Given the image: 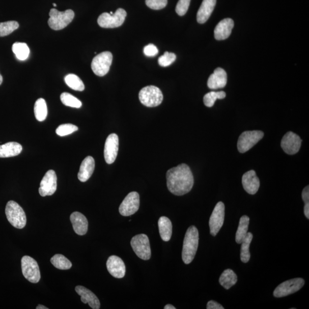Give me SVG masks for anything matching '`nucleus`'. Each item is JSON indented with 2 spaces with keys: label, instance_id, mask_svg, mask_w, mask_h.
<instances>
[{
  "label": "nucleus",
  "instance_id": "obj_1",
  "mask_svg": "<svg viewBox=\"0 0 309 309\" xmlns=\"http://www.w3.org/2000/svg\"><path fill=\"white\" fill-rule=\"evenodd\" d=\"M166 178L168 190L178 196L183 195L190 192L194 183L191 169L184 163L169 170Z\"/></svg>",
  "mask_w": 309,
  "mask_h": 309
},
{
  "label": "nucleus",
  "instance_id": "obj_2",
  "mask_svg": "<svg viewBox=\"0 0 309 309\" xmlns=\"http://www.w3.org/2000/svg\"><path fill=\"white\" fill-rule=\"evenodd\" d=\"M199 244V232L194 226H191L184 237L182 253L184 264H190L194 259Z\"/></svg>",
  "mask_w": 309,
  "mask_h": 309
},
{
  "label": "nucleus",
  "instance_id": "obj_3",
  "mask_svg": "<svg viewBox=\"0 0 309 309\" xmlns=\"http://www.w3.org/2000/svg\"><path fill=\"white\" fill-rule=\"evenodd\" d=\"M49 18L48 21L50 29L54 31L65 29L72 21L75 17V13L71 9L64 12H60L56 9H50Z\"/></svg>",
  "mask_w": 309,
  "mask_h": 309
},
{
  "label": "nucleus",
  "instance_id": "obj_4",
  "mask_svg": "<svg viewBox=\"0 0 309 309\" xmlns=\"http://www.w3.org/2000/svg\"><path fill=\"white\" fill-rule=\"evenodd\" d=\"M7 218L13 227L21 229L25 227L26 217L24 210L15 201L7 203L6 208Z\"/></svg>",
  "mask_w": 309,
  "mask_h": 309
},
{
  "label": "nucleus",
  "instance_id": "obj_5",
  "mask_svg": "<svg viewBox=\"0 0 309 309\" xmlns=\"http://www.w3.org/2000/svg\"><path fill=\"white\" fill-rule=\"evenodd\" d=\"M139 98L141 103L148 107H157L163 100L162 92L159 88L154 86H147L142 89Z\"/></svg>",
  "mask_w": 309,
  "mask_h": 309
},
{
  "label": "nucleus",
  "instance_id": "obj_6",
  "mask_svg": "<svg viewBox=\"0 0 309 309\" xmlns=\"http://www.w3.org/2000/svg\"><path fill=\"white\" fill-rule=\"evenodd\" d=\"M127 16V12L122 8H119L113 15L108 13H103L99 16L98 23L104 29H115L121 26Z\"/></svg>",
  "mask_w": 309,
  "mask_h": 309
},
{
  "label": "nucleus",
  "instance_id": "obj_7",
  "mask_svg": "<svg viewBox=\"0 0 309 309\" xmlns=\"http://www.w3.org/2000/svg\"><path fill=\"white\" fill-rule=\"evenodd\" d=\"M131 245L136 256L143 260H149L151 251L149 238L144 234L136 235L131 241Z\"/></svg>",
  "mask_w": 309,
  "mask_h": 309
},
{
  "label": "nucleus",
  "instance_id": "obj_8",
  "mask_svg": "<svg viewBox=\"0 0 309 309\" xmlns=\"http://www.w3.org/2000/svg\"><path fill=\"white\" fill-rule=\"evenodd\" d=\"M22 273L30 283L37 284L41 278L39 266L33 258L24 256L21 259Z\"/></svg>",
  "mask_w": 309,
  "mask_h": 309
},
{
  "label": "nucleus",
  "instance_id": "obj_9",
  "mask_svg": "<svg viewBox=\"0 0 309 309\" xmlns=\"http://www.w3.org/2000/svg\"><path fill=\"white\" fill-rule=\"evenodd\" d=\"M264 136V133L261 131H245L240 135L237 144L239 153H244L250 150Z\"/></svg>",
  "mask_w": 309,
  "mask_h": 309
},
{
  "label": "nucleus",
  "instance_id": "obj_10",
  "mask_svg": "<svg viewBox=\"0 0 309 309\" xmlns=\"http://www.w3.org/2000/svg\"><path fill=\"white\" fill-rule=\"evenodd\" d=\"M113 60V54L110 52H103L97 55L91 63L92 71L95 75L104 76L107 74L111 66Z\"/></svg>",
  "mask_w": 309,
  "mask_h": 309
},
{
  "label": "nucleus",
  "instance_id": "obj_11",
  "mask_svg": "<svg viewBox=\"0 0 309 309\" xmlns=\"http://www.w3.org/2000/svg\"><path fill=\"white\" fill-rule=\"evenodd\" d=\"M305 284V280L301 278L290 279L280 284L275 289L274 296L281 298L299 291Z\"/></svg>",
  "mask_w": 309,
  "mask_h": 309
},
{
  "label": "nucleus",
  "instance_id": "obj_12",
  "mask_svg": "<svg viewBox=\"0 0 309 309\" xmlns=\"http://www.w3.org/2000/svg\"><path fill=\"white\" fill-rule=\"evenodd\" d=\"M225 215V206L223 202H219L215 207L209 220L210 234L215 237L223 227Z\"/></svg>",
  "mask_w": 309,
  "mask_h": 309
},
{
  "label": "nucleus",
  "instance_id": "obj_13",
  "mask_svg": "<svg viewBox=\"0 0 309 309\" xmlns=\"http://www.w3.org/2000/svg\"><path fill=\"white\" fill-rule=\"evenodd\" d=\"M140 196L136 192L129 193L119 207V213L124 216L134 214L139 210Z\"/></svg>",
  "mask_w": 309,
  "mask_h": 309
},
{
  "label": "nucleus",
  "instance_id": "obj_14",
  "mask_svg": "<svg viewBox=\"0 0 309 309\" xmlns=\"http://www.w3.org/2000/svg\"><path fill=\"white\" fill-rule=\"evenodd\" d=\"M57 176L54 170H49L41 181L39 191L41 196H50L57 190Z\"/></svg>",
  "mask_w": 309,
  "mask_h": 309
},
{
  "label": "nucleus",
  "instance_id": "obj_15",
  "mask_svg": "<svg viewBox=\"0 0 309 309\" xmlns=\"http://www.w3.org/2000/svg\"><path fill=\"white\" fill-rule=\"evenodd\" d=\"M302 139L296 133L289 131L286 133L281 141L280 146L286 153L294 155L300 149Z\"/></svg>",
  "mask_w": 309,
  "mask_h": 309
},
{
  "label": "nucleus",
  "instance_id": "obj_16",
  "mask_svg": "<svg viewBox=\"0 0 309 309\" xmlns=\"http://www.w3.org/2000/svg\"><path fill=\"white\" fill-rule=\"evenodd\" d=\"M119 150V137L115 133L109 135L106 139L104 155L106 163L113 164L117 157Z\"/></svg>",
  "mask_w": 309,
  "mask_h": 309
},
{
  "label": "nucleus",
  "instance_id": "obj_17",
  "mask_svg": "<svg viewBox=\"0 0 309 309\" xmlns=\"http://www.w3.org/2000/svg\"><path fill=\"white\" fill-rule=\"evenodd\" d=\"M107 268L110 275L116 278H123L126 274V266L121 258L116 256L109 257Z\"/></svg>",
  "mask_w": 309,
  "mask_h": 309
},
{
  "label": "nucleus",
  "instance_id": "obj_18",
  "mask_svg": "<svg viewBox=\"0 0 309 309\" xmlns=\"http://www.w3.org/2000/svg\"><path fill=\"white\" fill-rule=\"evenodd\" d=\"M242 185L249 194L255 195L259 190L260 181L257 176L255 171L250 170L246 172L242 177Z\"/></svg>",
  "mask_w": 309,
  "mask_h": 309
},
{
  "label": "nucleus",
  "instance_id": "obj_19",
  "mask_svg": "<svg viewBox=\"0 0 309 309\" xmlns=\"http://www.w3.org/2000/svg\"><path fill=\"white\" fill-rule=\"evenodd\" d=\"M228 75L227 72L221 68H217L211 74L207 81V86L210 89L217 90L223 89L227 86Z\"/></svg>",
  "mask_w": 309,
  "mask_h": 309
},
{
  "label": "nucleus",
  "instance_id": "obj_20",
  "mask_svg": "<svg viewBox=\"0 0 309 309\" xmlns=\"http://www.w3.org/2000/svg\"><path fill=\"white\" fill-rule=\"evenodd\" d=\"M234 26V22L232 18H225L220 21L214 30L215 39L217 40L227 39L231 35Z\"/></svg>",
  "mask_w": 309,
  "mask_h": 309
},
{
  "label": "nucleus",
  "instance_id": "obj_21",
  "mask_svg": "<svg viewBox=\"0 0 309 309\" xmlns=\"http://www.w3.org/2000/svg\"><path fill=\"white\" fill-rule=\"evenodd\" d=\"M75 290L76 293L81 297V301L86 304H89V306L93 309H99L100 307V303L99 299L96 295L82 286H77Z\"/></svg>",
  "mask_w": 309,
  "mask_h": 309
},
{
  "label": "nucleus",
  "instance_id": "obj_22",
  "mask_svg": "<svg viewBox=\"0 0 309 309\" xmlns=\"http://www.w3.org/2000/svg\"><path fill=\"white\" fill-rule=\"evenodd\" d=\"M70 219L76 234L79 235L86 234L89 228V222L84 215L79 212H74L71 215Z\"/></svg>",
  "mask_w": 309,
  "mask_h": 309
},
{
  "label": "nucleus",
  "instance_id": "obj_23",
  "mask_svg": "<svg viewBox=\"0 0 309 309\" xmlns=\"http://www.w3.org/2000/svg\"><path fill=\"white\" fill-rule=\"evenodd\" d=\"M95 167V160L92 156H87L80 165L79 172L78 173V179L81 182H86L93 174Z\"/></svg>",
  "mask_w": 309,
  "mask_h": 309
},
{
  "label": "nucleus",
  "instance_id": "obj_24",
  "mask_svg": "<svg viewBox=\"0 0 309 309\" xmlns=\"http://www.w3.org/2000/svg\"><path fill=\"white\" fill-rule=\"evenodd\" d=\"M216 3V0H204L197 13V21L204 24L211 16Z\"/></svg>",
  "mask_w": 309,
  "mask_h": 309
},
{
  "label": "nucleus",
  "instance_id": "obj_25",
  "mask_svg": "<svg viewBox=\"0 0 309 309\" xmlns=\"http://www.w3.org/2000/svg\"><path fill=\"white\" fill-rule=\"evenodd\" d=\"M22 150V146L17 142H8L0 145V158H10L19 155Z\"/></svg>",
  "mask_w": 309,
  "mask_h": 309
},
{
  "label": "nucleus",
  "instance_id": "obj_26",
  "mask_svg": "<svg viewBox=\"0 0 309 309\" xmlns=\"http://www.w3.org/2000/svg\"><path fill=\"white\" fill-rule=\"evenodd\" d=\"M158 227L161 238L164 242H168L173 233V225L170 219L161 216L158 220Z\"/></svg>",
  "mask_w": 309,
  "mask_h": 309
},
{
  "label": "nucleus",
  "instance_id": "obj_27",
  "mask_svg": "<svg viewBox=\"0 0 309 309\" xmlns=\"http://www.w3.org/2000/svg\"><path fill=\"white\" fill-rule=\"evenodd\" d=\"M238 280L237 275L231 269L225 270L219 278V283L226 289L233 287Z\"/></svg>",
  "mask_w": 309,
  "mask_h": 309
},
{
  "label": "nucleus",
  "instance_id": "obj_28",
  "mask_svg": "<svg viewBox=\"0 0 309 309\" xmlns=\"http://www.w3.org/2000/svg\"><path fill=\"white\" fill-rule=\"evenodd\" d=\"M250 218L247 215L242 216L239 220V227L235 235V241L238 244H241L247 234Z\"/></svg>",
  "mask_w": 309,
  "mask_h": 309
},
{
  "label": "nucleus",
  "instance_id": "obj_29",
  "mask_svg": "<svg viewBox=\"0 0 309 309\" xmlns=\"http://www.w3.org/2000/svg\"><path fill=\"white\" fill-rule=\"evenodd\" d=\"M34 113L36 119L39 122H43L47 118V105L44 99L40 98L37 100L34 106Z\"/></svg>",
  "mask_w": 309,
  "mask_h": 309
},
{
  "label": "nucleus",
  "instance_id": "obj_30",
  "mask_svg": "<svg viewBox=\"0 0 309 309\" xmlns=\"http://www.w3.org/2000/svg\"><path fill=\"white\" fill-rule=\"evenodd\" d=\"M12 51L16 58L21 61H24L29 57L30 49L25 43L16 42L12 45Z\"/></svg>",
  "mask_w": 309,
  "mask_h": 309
},
{
  "label": "nucleus",
  "instance_id": "obj_31",
  "mask_svg": "<svg viewBox=\"0 0 309 309\" xmlns=\"http://www.w3.org/2000/svg\"><path fill=\"white\" fill-rule=\"evenodd\" d=\"M252 237V234L251 233H247L246 237L241 243V260L243 263H247L250 259L249 247H250Z\"/></svg>",
  "mask_w": 309,
  "mask_h": 309
},
{
  "label": "nucleus",
  "instance_id": "obj_32",
  "mask_svg": "<svg viewBox=\"0 0 309 309\" xmlns=\"http://www.w3.org/2000/svg\"><path fill=\"white\" fill-rule=\"evenodd\" d=\"M50 262L53 266L60 270H69L72 266L71 262L62 255H54L50 259Z\"/></svg>",
  "mask_w": 309,
  "mask_h": 309
},
{
  "label": "nucleus",
  "instance_id": "obj_33",
  "mask_svg": "<svg viewBox=\"0 0 309 309\" xmlns=\"http://www.w3.org/2000/svg\"><path fill=\"white\" fill-rule=\"evenodd\" d=\"M64 80L67 85L73 90L82 91L85 89L84 83L79 77L75 74L67 75L64 78Z\"/></svg>",
  "mask_w": 309,
  "mask_h": 309
},
{
  "label": "nucleus",
  "instance_id": "obj_34",
  "mask_svg": "<svg viewBox=\"0 0 309 309\" xmlns=\"http://www.w3.org/2000/svg\"><path fill=\"white\" fill-rule=\"evenodd\" d=\"M226 96H227V94L224 91L210 92L205 95L204 98V104L207 107H212L214 105L216 100L223 99L226 98Z\"/></svg>",
  "mask_w": 309,
  "mask_h": 309
},
{
  "label": "nucleus",
  "instance_id": "obj_35",
  "mask_svg": "<svg viewBox=\"0 0 309 309\" xmlns=\"http://www.w3.org/2000/svg\"><path fill=\"white\" fill-rule=\"evenodd\" d=\"M61 99L64 105L72 108H79L82 106V103L75 96L67 92H64L61 96Z\"/></svg>",
  "mask_w": 309,
  "mask_h": 309
},
{
  "label": "nucleus",
  "instance_id": "obj_36",
  "mask_svg": "<svg viewBox=\"0 0 309 309\" xmlns=\"http://www.w3.org/2000/svg\"><path fill=\"white\" fill-rule=\"evenodd\" d=\"M19 24L16 21H9L0 22V37L10 35L13 32L17 30Z\"/></svg>",
  "mask_w": 309,
  "mask_h": 309
},
{
  "label": "nucleus",
  "instance_id": "obj_37",
  "mask_svg": "<svg viewBox=\"0 0 309 309\" xmlns=\"http://www.w3.org/2000/svg\"><path fill=\"white\" fill-rule=\"evenodd\" d=\"M78 130V127L72 124H62L58 127L57 134L60 136H65L71 134Z\"/></svg>",
  "mask_w": 309,
  "mask_h": 309
},
{
  "label": "nucleus",
  "instance_id": "obj_38",
  "mask_svg": "<svg viewBox=\"0 0 309 309\" xmlns=\"http://www.w3.org/2000/svg\"><path fill=\"white\" fill-rule=\"evenodd\" d=\"M176 59V55L174 53L165 52L163 56H161L159 58V64L161 67H168L172 64Z\"/></svg>",
  "mask_w": 309,
  "mask_h": 309
},
{
  "label": "nucleus",
  "instance_id": "obj_39",
  "mask_svg": "<svg viewBox=\"0 0 309 309\" xmlns=\"http://www.w3.org/2000/svg\"><path fill=\"white\" fill-rule=\"evenodd\" d=\"M167 0H146L147 7L154 10H160L167 6Z\"/></svg>",
  "mask_w": 309,
  "mask_h": 309
},
{
  "label": "nucleus",
  "instance_id": "obj_40",
  "mask_svg": "<svg viewBox=\"0 0 309 309\" xmlns=\"http://www.w3.org/2000/svg\"><path fill=\"white\" fill-rule=\"evenodd\" d=\"M191 0H179L176 7V12L178 15L182 16L187 13Z\"/></svg>",
  "mask_w": 309,
  "mask_h": 309
},
{
  "label": "nucleus",
  "instance_id": "obj_41",
  "mask_svg": "<svg viewBox=\"0 0 309 309\" xmlns=\"http://www.w3.org/2000/svg\"><path fill=\"white\" fill-rule=\"evenodd\" d=\"M159 50L154 44H150L144 48V53L148 57H154L158 54Z\"/></svg>",
  "mask_w": 309,
  "mask_h": 309
},
{
  "label": "nucleus",
  "instance_id": "obj_42",
  "mask_svg": "<svg viewBox=\"0 0 309 309\" xmlns=\"http://www.w3.org/2000/svg\"><path fill=\"white\" fill-rule=\"evenodd\" d=\"M207 309H224V307L220 304L214 301H210L207 303Z\"/></svg>",
  "mask_w": 309,
  "mask_h": 309
},
{
  "label": "nucleus",
  "instance_id": "obj_43",
  "mask_svg": "<svg viewBox=\"0 0 309 309\" xmlns=\"http://www.w3.org/2000/svg\"><path fill=\"white\" fill-rule=\"evenodd\" d=\"M302 200L305 204L309 203V187L308 186L304 188L302 192Z\"/></svg>",
  "mask_w": 309,
  "mask_h": 309
},
{
  "label": "nucleus",
  "instance_id": "obj_44",
  "mask_svg": "<svg viewBox=\"0 0 309 309\" xmlns=\"http://www.w3.org/2000/svg\"><path fill=\"white\" fill-rule=\"evenodd\" d=\"M304 214L306 217L309 219V203L305 204V207H304Z\"/></svg>",
  "mask_w": 309,
  "mask_h": 309
},
{
  "label": "nucleus",
  "instance_id": "obj_45",
  "mask_svg": "<svg viewBox=\"0 0 309 309\" xmlns=\"http://www.w3.org/2000/svg\"><path fill=\"white\" fill-rule=\"evenodd\" d=\"M164 309H175V308L173 305H170V304H168V305H165L164 307Z\"/></svg>",
  "mask_w": 309,
  "mask_h": 309
},
{
  "label": "nucleus",
  "instance_id": "obj_46",
  "mask_svg": "<svg viewBox=\"0 0 309 309\" xmlns=\"http://www.w3.org/2000/svg\"><path fill=\"white\" fill-rule=\"evenodd\" d=\"M48 308L44 305H39L36 307V309H48Z\"/></svg>",
  "mask_w": 309,
  "mask_h": 309
},
{
  "label": "nucleus",
  "instance_id": "obj_47",
  "mask_svg": "<svg viewBox=\"0 0 309 309\" xmlns=\"http://www.w3.org/2000/svg\"><path fill=\"white\" fill-rule=\"evenodd\" d=\"M3 81V76L1 74H0V85H1L2 84Z\"/></svg>",
  "mask_w": 309,
  "mask_h": 309
},
{
  "label": "nucleus",
  "instance_id": "obj_48",
  "mask_svg": "<svg viewBox=\"0 0 309 309\" xmlns=\"http://www.w3.org/2000/svg\"><path fill=\"white\" fill-rule=\"evenodd\" d=\"M53 6L54 7H57V5L56 4H54H54H53Z\"/></svg>",
  "mask_w": 309,
  "mask_h": 309
}]
</instances>
